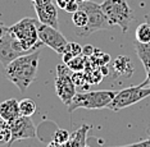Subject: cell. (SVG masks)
Instances as JSON below:
<instances>
[{
  "mask_svg": "<svg viewBox=\"0 0 150 147\" xmlns=\"http://www.w3.org/2000/svg\"><path fill=\"white\" fill-rule=\"evenodd\" d=\"M40 50L18 56L11 64L5 67V76L8 79L18 87L21 92H25L35 81L39 68Z\"/></svg>",
  "mask_w": 150,
  "mask_h": 147,
  "instance_id": "cell-1",
  "label": "cell"
},
{
  "mask_svg": "<svg viewBox=\"0 0 150 147\" xmlns=\"http://www.w3.org/2000/svg\"><path fill=\"white\" fill-rule=\"evenodd\" d=\"M39 19L36 20L30 17H25L9 27V32L21 42L27 53L39 50L40 46L44 45L39 39Z\"/></svg>",
  "mask_w": 150,
  "mask_h": 147,
  "instance_id": "cell-2",
  "label": "cell"
},
{
  "mask_svg": "<svg viewBox=\"0 0 150 147\" xmlns=\"http://www.w3.org/2000/svg\"><path fill=\"white\" fill-rule=\"evenodd\" d=\"M117 92L110 90H99V91H88V92H77L67 105L68 111L73 113L76 109H104L110 105Z\"/></svg>",
  "mask_w": 150,
  "mask_h": 147,
  "instance_id": "cell-3",
  "label": "cell"
},
{
  "mask_svg": "<svg viewBox=\"0 0 150 147\" xmlns=\"http://www.w3.org/2000/svg\"><path fill=\"white\" fill-rule=\"evenodd\" d=\"M100 5L110 26H119L123 32H127L134 20V10L127 0H104Z\"/></svg>",
  "mask_w": 150,
  "mask_h": 147,
  "instance_id": "cell-4",
  "label": "cell"
},
{
  "mask_svg": "<svg viewBox=\"0 0 150 147\" xmlns=\"http://www.w3.org/2000/svg\"><path fill=\"white\" fill-rule=\"evenodd\" d=\"M80 8L83 9L88 15V22L87 26L83 28H78L77 30V35L81 37H86L91 33L96 32V31H101V30H108L110 26L109 20L105 15V13L101 9L100 4L87 0V1L80 3Z\"/></svg>",
  "mask_w": 150,
  "mask_h": 147,
  "instance_id": "cell-5",
  "label": "cell"
},
{
  "mask_svg": "<svg viewBox=\"0 0 150 147\" xmlns=\"http://www.w3.org/2000/svg\"><path fill=\"white\" fill-rule=\"evenodd\" d=\"M148 96H150V87H145L142 83L139 86L127 87L115 94L113 101L110 102L108 109H110L112 111H119L122 109L128 108L136 102L144 100Z\"/></svg>",
  "mask_w": 150,
  "mask_h": 147,
  "instance_id": "cell-6",
  "label": "cell"
},
{
  "mask_svg": "<svg viewBox=\"0 0 150 147\" xmlns=\"http://www.w3.org/2000/svg\"><path fill=\"white\" fill-rule=\"evenodd\" d=\"M55 92L64 105H69L74 95L77 94L76 84L72 79V73L67 64H58L57 65Z\"/></svg>",
  "mask_w": 150,
  "mask_h": 147,
  "instance_id": "cell-7",
  "label": "cell"
},
{
  "mask_svg": "<svg viewBox=\"0 0 150 147\" xmlns=\"http://www.w3.org/2000/svg\"><path fill=\"white\" fill-rule=\"evenodd\" d=\"M25 54L28 53L23 49L21 42L9 32L8 28V32L3 37H0V64L5 68L14 59L25 55Z\"/></svg>",
  "mask_w": 150,
  "mask_h": 147,
  "instance_id": "cell-8",
  "label": "cell"
},
{
  "mask_svg": "<svg viewBox=\"0 0 150 147\" xmlns=\"http://www.w3.org/2000/svg\"><path fill=\"white\" fill-rule=\"evenodd\" d=\"M39 39L44 45L49 46L58 54H63L68 41L62 33L59 28L39 23Z\"/></svg>",
  "mask_w": 150,
  "mask_h": 147,
  "instance_id": "cell-9",
  "label": "cell"
},
{
  "mask_svg": "<svg viewBox=\"0 0 150 147\" xmlns=\"http://www.w3.org/2000/svg\"><path fill=\"white\" fill-rule=\"evenodd\" d=\"M11 127H12V139L9 145H12L13 142L21 141V139L37 137V129L36 125L33 124L31 117L19 115L18 118L11 123Z\"/></svg>",
  "mask_w": 150,
  "mask_h": 147,
  "instance_id": "cell-10",
  "label": "cell"
},
{
  "mask_svg": "<svg viewBox=\"0 0 150 147\" xmlns=\"http://www.w3.org/2000/svg\"><path fill=\"white\" fill-rule=\"evenodd\" d=\"M33 9H35L37 19L40 23L59 28V22H58V5L53 0H37L32 3Z\"/></svg>",
  "mask_w": 150,
  "mask_h": 147,
  "instance_id": "cell-11",
  "label": "cell"
},
{
  "mask_svg": "<svg viewBox=\"0 0 150 147\" xmlns=\"http://www.w3.org/2000/svg\"><path fill=\"white\" fill-rule=\"evenodd\" d=\"M112 72H113V74H112L113 78H121V77L128 78L134 73V65H132L131 60L127 56H118L113 61Z\"/></svg>",
  "mask_w": 150,
  "mask_h": 147,
  "instance_id": "cell-12",
  "label": "cell"
},
{
  "mask_svg": "<svg viewBox=\"0 0 150 147\" xmlns=\"http://www.w3.org/2000/svg\"><path fill=\"white\" fill-rule=\"evenodd\" d=\"M21 115L19 111V101L16 98H9L0 102V118L12 123Z\"/></svg>",
  "mask_w": 150,
  "mask_h": 147,
  "instance_id": "cell-13",
  "label": "cell"
},
{
  "mask_svg": "<svg viewBox=\"0 0 150 147\" xmlns=\"http://www.w3.org/2000/svg\"><path fill=\"white\" fill-rule=\"evenodd\" d=\"M88 129H90L88 125H86V124L81 125L76 132H73L72 134H71L69 141L64 146L66 147H86V138H87Z\"/></svg>",
  "mask_w": 150,
  "mask_h": 147,
  "instance_id": "cell-14",
  "label": "cell"
},
{
  "mask_svg": "<svg viewBox=\"0 0 150 147\" xmlns=\"http://www.w3.org/2000/svg\"><path fill=\"white\" fill-rule=\"evenodd\" d=\"M135 49L140 61L142 63L145 70L148 72L150 69V42H140V41L136 40Z\"/></svg>",
  "mask_w": 150,
  "mask_h": 147,
  "instance_id": "cell-15",
  "label": "cell"
},
{
  "mask_svg": "<svg viewBox=\"0 0 150 147\" xmlns=\"http://www.w3.org/2000/svg\"><path fill=\"white\" fill-rule=\"evenodd\" d=\"M67 65L72 72H83L90 68V59L85 55H78L68 61Z\"/></svg>",
  "mask_w": 150,
  "mask_h": 147,
  "instance_id": "cell-16",
  "label": "cell"
},
{
  "mask_svg": "<svg viewBox=\"0 0 150 147\" xmlns=\"http://www.w3.org/2000/svg\"><path fill=\"white\" fill-rule=\"evenodd\" d=\"M62 55H63L64 64H67L68 61L72 60L73 58H76L78 55H82V46L77 42H68Z\"/></svg>",
  "mask_w": 150,
  "mask_h": 147,
  "instance_id": "cell-17",
  "label": "cell"
},
{
  "mask_svg": "<svg viewBox=\"0 0 150 147\" xmlns=\"http://www.w3.org/2000/svg\"><path fill=\"white\" fill-rule=\"evenodd\" d=\"M37 110V105L32 98H23L19 101V111L21 115L25 117H32Z\"/></svg>",
  "mask_w": 150,
  "mask_h": 147,
  "instance_id": "cell-18",
  "label": "cell"
},
{
  "mask_svg": "<svg viewBox=\"0 0 150 147\" xmlns=\"http://www.w3.org/2000/svg\"><path fill=\"white\" fill-rule=\"evenodd\" d=\"M11 139H12L11 123L0 118V145L11 143Z\"/></svg>",
  "mask_w": 150,
  "mask_h": 147,
  "instance_id": "cell-19",
  "label": "cell"
},
{
  "mask_svg": "<svg viewBox=\"0 0 150 147\" xmlns=\"http://www.w3.org/2000/svg\"><path fill=\"white\" fill-rule=\"evenodd\" d=\"M72 22L73 25L76 26V28H83V27L87 26V22H88V15L87 13L85 12L83 9H78L76 10L74 13H72Z\"/></svg>",
  "mask_w": 150,
  "mask_h": 147,
  "instance_id": "cell-20",
  "label": "cell"
},
{
  "mask_svg": "<svg viewBox=\"0 0 150 147\" xmlns=\"http://www.w3.org/2000/svg\"><path fill=\"white\" fill-rule=\"evenodd\" d=\"M136 40L140 42H150V23L145 22L137 26L136 28Z\"/></svg>",
  "mask_w": 150,
  "mask_h": 147,
  "instance_id": "cell-21",
  "label": "cell"
},
{
  "mask_svg": "<svg viewBox=\"0 0 150 147\" xmlns=\"http://www.w3.org/2000/svg\"><path fill=\"white\" fill-rule=\"evenodd\" d=\"M85 74H86V81L87 83H91V84H96V83H100L101 79H103L104 74L101 73L100 68H96V69H93V70H85Z\"/></svg>",
  "mask_w": 150,
  "mask_h": 147,
  "instance_id": "cell-22",
  "label": "cell"
},
{
  "mask_svg": "<svg viewBox=\"0 0 150 147\" xmlns=\"http://www.w3.org/2000/svg\"><path fill=\"white\" fill-rule=\"evenodd\" d=\"M69 132L66 131V129H57L53 134V141L59 143V145H66V143L69 141Z\"/></svg>",
  "mask_w": 150,
  "mask_h": 147,
  "instance_id": "cell-23",
  "label": "cell"
},
{
  "mask_svg": "<svg viewBox=\"0 0 150 147\" xmlns=\"http://www.w3.org/2000/svg\"><path fill=\"white\" fill-rule=\"evenodd\" d=\"M72 79L74 82V84H76V87H82L85 83H87L85 72H73L72 73Z\"/></svg>",
  "mask_w": 150,
  "mask_h": 147,
  "instance_id": "cell-24",
  "label": "cell"
},
{
  "mask_svg": "<svg viewBox=\"0 0 150 147\" xmlns=\"http://www.w3.org/2000/svg\"><path fill=\"white\" fill-rule=\"evenodd\" d=\"M78 9H80V3H78L77 0H68L66 8H64V10L68 13H74Z\"/></svg>",
  "mask_w": 150,
  "mask_h": 147,
  "instance_id": "cell-25",
  "label": "cell"
},
{
  "mask_svg": "<svg viewBox=\"0 0 150 147\" xmlns=\"http://www.w3.org/2000/svg\"><path fill=\"white\" fill-rule=\"evenodd\" d=\"M115 147H150V138L142 139V141L131 143V145H125V146H115Z\"/></svg>",
  "mask_w": 150,
  "mask_h": 147,
  "instance_id": "cell-26",
  "label": "cell"
},
{
  "mask_svg": "<svg viewBox=\"0 0 150 147\" xmlns=\"http://www.w3.org/2000/svg\"><path fill=\"white\" fill-rule=\"evenodd\" d=\"M94 51H95V47H94V46L86 45V46H83V47H82V55L87 56V58H90V56L94 54Z\"/></svg>",
  "mask_w": 150,
  "mask_h": 147,
  "instance_id": "cell-27",
  "label": "cell"
},
{
  "mask_svg": "<svg viewBox=\"0 0 150 147\" xmlns=\"http://www.w3.org/2000/svg\"><path fill=\"white\" fill-rule=\"evenodd\" d=\"M8 28H9V27H6L3 22H0V37H3L6 32H8Z\"/></svg>",
  "mask_w": 150,
  "mask_h": 147,
  "instance_id": "cell-28",
  "label": "cell"
},
{
  "mask_svg": "<svg viewBox=\"0 0 150 147\" xmlns=\"http://www.w3.org/2000/svg\"><path fill=\"white\" fill-rule=\"evenodd\" d=\"M67 3H68V0H57L55 4L58 5V8L64 9V8H66V5H67Z\"/></svg>",
  "mask_w": 150,
  "mask_h": 147,
  "instance_id": "cell-29",
  "label": "cell"
},
{
  "mask_svg": "<svg viewBox=\"0 0 150 147\" xmlns=\"http://www.w3.org/2000/svg\"><path fill=\"white\" fill-rule=\"evenodd\" d=\"M146 74H148V77H146V79L142 82V84H144L145 87H146V86H150V69L146 72Z\"/></svg>",
  "mask_w": 150,
  "mask_h": 147,
  "instance_id": "cell-30",
  "label": "cell"
},
{
  "mask_svg": "<svg viewBox=\"0 0 150 147\" xmlns=\"http://www.w3.org/2000/svg\"><path fill=\"white\" fill-rule=\"evenodd\" d=\"M46 147H66L64 145H59V143H57V142H52V143H49V145H47Z\"/></svg>",
  "mask_w": 150,
  "mask_h": 147,
  "instance_id": "cell-31",
  "label": "cell"
},
{
  "mask_svg": "<svg viewBox=\"0 0 150 147\" xmlns=\"http://www.w3.org/2000/svg\"><path fill=\"white\" fill-rule=\"evenodd\" d=\"M146 134H148V137H149V136H150V125H149V127H148V129H146Z\"/></svg>",
  "mask_w": 150,
  "mask_h": 147,
  "instance_id": "cell-32",
  "label": "cell"
},
{
  "mask_svg": "<svg viewBox=\"0 0 150 147\" xmlns=\"http://www.w3.org/2000/svg\"><path fill=\"white\" fill-rule=\"evenodd\" d=\"M78 3H83V1H87V0H77Z\"/></svg>",
  "mask_w": 150,
  "mask_h": 147,
  "instance_id": "cell-33",
  "label": "cell"
},
{
  "mask_svg": "<svg viewBox=\"0 0 150 147\" xmlns=\"http://www.w3.org/2000/svg\"><path fill=\"white\" fill-rule=\"evenodd\" d=\"M31 1H32V3H35V1H37V0H31Z\"/></svg>",
  "mask_w": 150,
  "mask_h": 147,
  "instance_id": "cell-34",
  "label": "cell"
}]
</instances>
